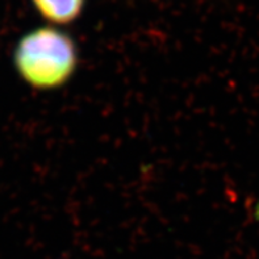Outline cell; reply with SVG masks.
<instances>
[{"label": "cell", "mask_w": 259, "mask_h": 259, "mask_svg": "<svg viewBox=\"0 0 259 259\" xmlns=\"http://www.w3.org/2000/svg\"><path fill=\"white\" fill-rule=\"evenodd\" d=\"M13 65L20 78L33 89L57 90L76 72L78 45L69 33L57 26H38L19 39Z\"/></svg>", "instance_id": "cell-1"}, {"label": "cell", "mask_w": 259, "mask_h": 259, "mask_svg": "<svg viewBox=\"0 0 259 259\" xmlns=\"http://www.w3.org/2000/svg\"><path fill=\"white\" fill-rule=\"evenodd\" d=\"M37 13L53 25H70L82 16L87 0H30Z\"/></svg>", "instance_id": "cell-2"}, {"label": "cell", "mask_w": 259, "mask_h": 259, "mask_svg": "<svg viewBox=\"0 0 259 259\" xmlns=\"http://www.w3.org/2000/svg\"><path fill=\"white\" fill-rule=\"evenodd\" d=\"M255 219H256V221L259 223V201H258V204H256V208H255Z\"/></svg>", "instance_id": "cell-3"}]
</instances>
